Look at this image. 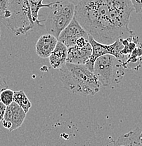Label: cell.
<instances>
[{
  "label": "cell",
  "mask_w": 142,
  "mask_h": 146,
  "mask_svg": "<svg viewBox=\"0 0 142 146\" xmlns=\"http://www.w3.org/2000/svg\"><path fill=\"white\" fill-rule=\"evenodd\" d=\"M133 11L130 0H81L75 6V18L94 40L111 44L134 34L129 28Z\"/></svg>",
  "instance_id": "cell-1"
},
{
  "label": "cell",
  "mask_w": 142,
  "mask_h": 146,
  "mask_svg": "<svg viewBox=\"0 0 142 146\" xmlns=\"http://www.w3.org/2000/svg\"><path fill=\"white\" fill-rule=\"evenodd\" d=\"M59 76L63 87L73 94L88 97L100 91V83L85 65L66 63L59 70Z\"/></svg>",
  "instance_id": "cell-2"
},
{
  "label": "cell",
  "mask_w": 142,
  "mask_h": 146,
  "mask_svg": "<svg viewBox=\"0 0 142 146\" xmlns=\"http://www.w3.org/2000/svg\"><path fill=\"white\" fill-rule=\"evenodd\" d=\"M0 21L16 35H25L35 24L27 0H9L8 7Z\"/></svg>",
  "instance_id": "cell-3"
},
{
  "label": "cell",
  "mask_w": 142,
  "mask_h": 146,
  "mask_svg": "<svg viewBox=\"0 0 142 146\" xmlns=\"http://www.w3.org/2000/svg\"><path fill=\"white\" fill-rule=\"evenodd\" d=\"M49 9L45 21V27L49 35L58 39L61 32L75 17V5L66 0H58L51 2Z\"/></svg>",
  "instance_id": "cell-4"
},
{
  "label": "cell",
  "mask_w": 142,
  "mask_h": 146,
  "mask_svg": "<svg viewBox=\"0 0 142 146\" xmlns=\"http://www.w3.org/2000/svg\"><path fill=\"white\" fill-rule=\"evenodd\" d=\"M123 62L112 55L98 58L94 65L93 73L100 84L111 86L121 82L125 74Z\"/></svg>",
  "instance_id": "cell-5"
},
{
  "label": "cell",
  "mask_w": 142,
  "mask_h": 146,
  "mask_svg": "<svg viewBox=\"0 0 142 146\" xmlns=\"http://www.w3.org/2000/svg\"><path fill=\"white\" fill-rule=\"evenodd\" d=\"M123 38H119L111 44H103L95 41L94 38L89 35V42L92 47V54L85 66L93 72L96 60L98 58L105 55H112L119 60H121L124 63L125 60V58L121 54V51L123 48Z\"/></svg>",
  "instance_id": "cell-6"
},
{
  "label": "cell",
  "mask_w": 142,
  "mask_h": 146,
  "mask_svg": "<svg viewBox=\"0 0 142 146\" xmlns=\"http://www.w3.org/2000/svg\"><path fill=\"white\" fill-rule=\"evenodd\" d=\"M92 54L89 39L81 38L74 46L68 48L67 62L75 65H86Z\"/></svg>",
  "instance_id": "cell-7"
},
{
  "label": "cell",
  "mask_w": 142,
  "mask_h": 146,
  "mask_svg": "<svg viewBox=\"0 0 142 146\" xmlns=\"http://www.w3.org/2000/svg\"><path fill=\"white\" fill-rule=\"evenodd\" d=\"M81 38L89 39V35L74 17L69 25L61 32L58 38V41L68 48L74 46Z\"/></svg>",
  "instance_id": "cell-8"
},
{
  "label": "cell",
  "mask_w": 142,
  "mask_h": 146,
  "mask_svg": "<svg viewBox=\"0 0 142 146\" xmlns=\"http://www.w3.org/2000/svg\"><path fill=\"white\" fill-rule=\"evenodd\" d=\"M26 115L25 111L14 102L7 106L5 115L2 120V126L9 131L20 128L25 121Z\"/></svg>",
  "instance_id": "cell-9"
},
{
  "label": "cell",
  "mask_w": 142,
  "mask_h": 146,
  "mask_svg": "<svg viewBox=\"0 0 142 146\" xmlns=\"http://www.w3.org/2000/svg\"><path fill=\"white\" fill-rule=\"evenodd\" d=\"M58 39L51 35H42L38 39L35 45L37 54L42 58H47L50 56L56 48Z\"/></svg>",
  "instance_id": "cell-10"
},
{
  "label": "cell",
  "mask_w": 142,
  "mask_h": 146,
  "mask_svg": "<svg viewBox=\"0 0 142 146\" xmlns=\"http://www.w3.org/2000/svg\"><path fill=\"white\" fill-rule=\"evenodd\" d=\"M68 48L63 44L58 42L56 48L49 57L50 65L53 69H60L67 62Z\"/></svg>",
  "instance_id": "cell-11"
},
{
  "label": "cell",
  "mask_w": 142,
  "mask_h": 146,
  "mask_svg": "<svg viewBox=\"0 0 142 146\" xmlns=\"http://www.w3.org/2000/svg\"><path fill=\"white\" fill-rule=\"evenodd\" d=\"M141 129H136L120 136L113 146H142L140 140Z\"/></svg>",
  "instance_id": "cell-12"
},
{
  "label": "cell",
  "mask_w": 142,
  "mask_h": 146,
  "mask_svg": "<svg viewBox=\"0 0 142 146\" xmlns=\"http://www.w3.org/2000/svg\"><path fill=\"white\" fill-rule=\"evenodd\" d=\"M27 1L28 2L29 5H30L33 21H34L35 23H37L38 25L42 26L41 23L42 22V21H39V10H40V9L45 8V7H47V8L49 9L51 5V3L44 4L43 0H27Z\"/></svg>",
  "instance_id": "cell-13"
},
{
  "label": "cell",
  "mask_w": 142,
  "mask_h": 146,
  "mask_svg": "<svg viewBox=\"0 0 142 146\" xmlns=\"http://www.w3.org/2000/svg\"><path fill=\"white\" fill-rule=\"evenodd\" d=\"M13 102L23 110L26 114L32 107L31 102L30 101L26 94L23 90L14 91Z\"/></svg>",
  "instance_id": "cell-14"
},
{
  "label": "cell",
  "mask_w": 142,
  "mask_h": 146,
  "mask_svg": "<svg viewBox=\"0 0 142 146\" xmlns=\"http://www.w3.org/2000/svg\"><path fill=\"white\" fill-rule=\"evenodd\" d=\"M13 97H14V91L11 89L6 88L1 91V102L6 106H9L12 103H13Z\"/></svg>",
  "instance_id": "cell-15"
},
{
  "label": "cell",
  "mask_w": 142,
  "mask_h": 146,
  "mask_svg": "<svg viewBox=\"0 0 142 146\" xmlns=\"http://www.w3.org/2000/svg\"><path fill=\"white\" fill-rule=\"evenodd\" d=\"M137 13H142V0H130Z\"/></svg>",
  "instance_id": "cell-16"
},
{
  "label": "cell",
  "mask_w": 142,
  "mask_h": 146,
  "mask_svg": "<svg viewBox=\"0 0 142 146\" xmlns=\"http://www.w3.org/2000/svg\"><path fill=\"white\" fill-rule=\"evenodd\" d=\"M9 0H0V18L4 14L8 7Z\"/></svg>",
  "instance_id": "cell-17"
},
{
  "label": "cell",
  "mask_w": 142,
  "mask_h": 146,
  "mask_svg": "<svg viewBox=\"0 0 142 146\" xmlns=\"http://www.w3.org/2000/svg\"><path fill=\"white\" fill-rule=\"evenodd\" d=\"M7 108V106H6L4 103H2L1 102L0 103V121H2L4 117Z\"/></svg>",
  "instance_id": "cell-18"
},
{
  "label": "cell",
  "mask_w": 142,
  "mask_h": 146,
  "mask_svg": "<svg viewBox=\"0 0 142 146\" xmlns=\"http://www.w3.org/2000/svg\"><path fill=\"white\" fill-rule=\"evenodd\" d=\"M6 88H8V85H7L5 80L0 75V89H6Z\"/></svg>",
  "instance_id": "cell-19"
},
{
  "label": "cell",
  "mask_w": 142,
  "mask_h": 146,
  "mask_svg": "<svg viewBox=\"0 0 142 146\" xmlns=\"http://www.w3.org/2000/svg\"><path fill=\"white\" fill-rule=\"evenodd\" d=\"M66 1H71V2L73 3V4H75V5L76 6V4H77L78 2H80L81 0H66Z\"/></svg>",
  "instance_id": "cell-20"
},
{
  "label": "cell",
  "mask_w": 142,
  "mask_h": 146,
  "mask_svg": "<svg viewBox=\"0 0 142 146\" xmlns=\"http://www.w3.org/2000/svg\"><path fill=\"white\" fill-rule=\"evenodd\" d=\"M3 89H0V103H1V92Z\"/></svg>",
  "instance_id": "cell-21"
},
{
  "label": "cell",
  "mask_w": 142,
  "mask_h": 146,
  "mask_svg": "<svg viewBox=\"0 0 142 146\" xmlns=\"http://www.w3.org/2000/svg\"><path fill=\"white\" fill-rule=\"evenodd\" d=\"M1 28H0V38H1Z\"/></svg>",
  "instance_id": "cell-22"
}]
</instances>
